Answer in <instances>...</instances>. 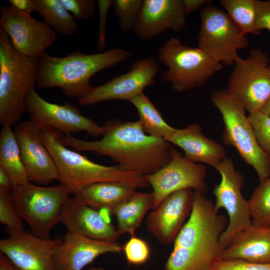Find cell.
Listing matches in <instances>:
<instances>
[{"label":"cell","instance_id":"60d3db41","mask_svg":"<svg viewBox=\"0 0 270 270\" xmlns=\"http://www.w3.org/2000/svg\"><path fill=\"white\" fill-rule=\"evenodd\" d=\"M13 189L14 185L10 176L0 168V191L11 194Z\"/></svg>","mask_w":270,"mask_h":270},{"label":"cell","instance_id":"ac0fdd59","mask_svg":"<svg viewBox=\"0 0 270 270\" xmlns=\"http://www.w3.org/2000/svg\"><path fill=\"white\" fill-rule=\"evenodd\" d=\"M194 196L192 190H178L148 214L145 220L146 228L160 244L174 242L190 214Z\"/></svg>","mask_w":270,"mask_h":270},{"label":"cell","instance_id":"5bb4252c","mask_svg":"<svg viewBox=\"0 0 270 270\" xmlns=\"http://www.w3.org/2000/svg\"><path fill=\"white\" fill-rule=\"evenodd\" d=\"M0 27L13 47L22 54L38 58L57 40L56 33L44 22L21 13L10 6L0 7Z\"/></svg>","mask_w":270,"mask_h":270},{"label":"cell","instance_id":"2e32d148","mask_svg":"<svg viewBox=\"0 0 270 270\" xmlns=\"http://www.w3.org/2000/svg\"><path fill=\"white\" fill-rule=\"evenodd\" d=\"M6 231L8 236L0 240V252L20 270H57L54 254L62 238L44 239L30 232L6 228Z\"/></svg>","mask_w":270,"mask_h":270},{"label":"cell","instance_id":"4316f807","mask_svg":"<svg viewBox=\"0 0 270 270\" xmlns=\"http://www.w3.org/2000/svg\"><path fill=\"white\" fill-rule=\"evenodd\" d=\"M36 12L56 34L70 36L78 32V22L60 0H36Z\"/></svg>","mask_w":270,"mask_h":270},{"label":"cell","instance_id":"f546056e","mask_svg":"<svg viewBox=\"0 0 270 270\" xmlns=\"http://www.w3.org/2000/svg\"><path fill=\"white\" fill-rule=\"evenodd\" d=\"M260 182L248 201L252 224L270 228V178Z\"/></svg>","mask_w":270,"mask_h":270},{"label":"cell","instance_id":"7402d4cb","mask_svg":"<svg viewBox=\"0 0 270 270\" xmlns=\"http://www.w3.org/2000/svg\"><path fill=\"white\" fill-rule=\"evenodd\" d=\"M166 141L181 148L184 156L194 163L202 162L214 168L226 156L223 146L206 136L198 123L183 128H174Z\"/></svg>","mask_w":270,"mask_h":270},{"label":"cell","instance_id":"f6af8a7d","mask_svg":"<svg viewBox=\"0 0 270 270\" xmlns=\"http://www.w3.org/2000/svg\"><path fill=\"white\" fill-rule=\"evenodd\" d=\"M269 67H270V64Z\"/></svg>","mask_w":270,"mask_h":270},{"label":"cell","instance_id":"484cf974","mask_svg":"<svg viewBox=\"0 0 270 270\" xmlns=\"http://www.w3.org/2000/svg\"><path fill=\"white\" fill-rule=\"evenodd\" d=\"M0 168L10 176L14 188L29 182L14 130L7 124L2 126L0 132Z\"/></svg>","mask_w":270,"mask_h":270},{"label":"cell","instance_id":"9a60e30c","mask_svg":"<svg viewBox=\"0 0 270 270\" xmlns=\"http://www.w3.org/2000/svg\"><path fill=\"white\" fill-rule=\"evenodd\" d=\"M157 60L146 57L134 62L129 70L114 77L104 84L92 86L89 93L78 100L84 106H92L111 100L130 101L150 85L155 84L154 79L161 71Z\"/></svg>","mask_w":270,"mask_h":270},{"label":"cell","instance_id":"d590c367","mask_svg":"<svg viewBox=\"0 0 270 270\" xmlns=\"http://www.w3.org/2000/svg\"><path fill=\"white\" fill-rule=\"evenodd\" d=\"M98 13V25L96 46L99 52H103L106 46V28L108 13L112 7V0H98L96 2Z\"/></svg>","mask_w":270,"mask_h":270},{"label":"cell","instance_id":"4dcf8cb0","mask_svg":"<svg viewBox=\"0 0 270 270\" xmlns=\"http://www.w3.org/2000/svg\"><path fill=\"white\" fill-rule=\"evenodd\" d=\"M144 0H113L112 7L124 32H133L140 18Z\"/></svg>","mask_w":270,"mask_h":270},{"label":"cell","instance_id":"d6a6232c","mask_svg":"<svg viewBox=\"0 0 270 270\" xmlns=\"http://www.w3.org/2000/svg\"><path fill=\"white\" fill-rule=\"evenodd\" d=\"M248 118L258 144L270 156V118L260 111L249 114Z\"/></svg>","mask_w":270,"mask_h":270},{"label":"cell","instance_id":"6da1fadb","mask_svg":"<svg viewBox=\"0 0 270 270\" xmlns=\"http://www.w3.org/2000/svg\"><path fill=\"white\" fill-rule=\"evenodd\" d=\"M102 126L103 134L98 140L88 141L62 134L61 141L76 152L107 156L124 171L144 176L156 172L171 159L170 144L147 134L138 120H109Z\"/></svg>","mask_w":270,"mask_h":270},{"label":"cell","instance_id":"7a4b0ae2","mask_svg":"<svg viewBox=\"0 0 270 270\" xmlns=\"http://www.w3.org/2000/svg\"><path fill=\"white\" fill-rule=\"evenodd\" d=\"M130 55L120 48L95 54L77 51L63 57L46 51L38 58L36 85L40 88H60L66 96L79 100L91 90L90 79L94 74L126 61Z\"/></svg>","mask_w":270,"mask_h":270},{"label":"cell","instance_id":"83f0119b","mask_svg":"<svg viewBox=\"0 0 270 270\" xmlns=\"http://www.w3.org/2000/svg\"><path fill=\"white\" fill-rule=\"evenodd\" d=\"M136 109L139 121L148 134L167 140L174 130L164 120L162 114L144 92L129 101Z\"/></svg>","mask_w":270,"mask_h":270},{"label":"cell","instance_id":"30bf717a","mask_svg":"<svg viewBox=\"0 0 270 270\" xmlns=\"http://www.w3.org/2000/svg\"><path fill=\"white\" fill-rule=\"evenodd\" d=\"M214 168L221 176L220 182L215 185L213 190L214 209L218 212L224 208L228 216V226L220 238L224 250L240 232L252 224L248 201L241 192L244 182V175L236 170L232 160L226 156Z\"/></svg>","mask_w":270,"mask_h":270},{"label":"cell","instance_id":"9c48e42d","mask_svg":"<svg viewBox=\"0 0 270 270\" xmlns=\"http://www.w3.org/2000/svg\"><path fill=\"white\" fill-rule=\"evenodd\" d=\"M201 25L198 46L214 62L235 63L238 50L248 46V40L228 14L209 0L200 12Z\"/></svg>","mask_w":270,"mask_h":270},{"label":"cell","instance_id":"8992f818","mask_svg":"<svg viewBox=\"0 0 270 270\" xmlns=\"http://www.w3.org/2000/svg\"><path fill=\"white\" fill-rule=\"evenodd\" d=\"M63 184L40 186L28 182L16 186L11 194L12 203L34 235L50 238L53 228L60 222L62 208L70 198Z\"/></svg>","mask_w":270,"mask_h":270},{"label":"cell","instance_id":"52a82bcc","mask_svg":"<svg viewBox=\"0 0 270 270\" xmlns=\"http://www.w3.org/2000/svg\"><path fill=\"white\" fill-rule=\"evenodd\" d=\"M156 57L158 62L167 68L162 78L170 83L178 92L203 86L224 68L222 64L212 60L198 47L185 46L174 37L159 46Z\"/></svg>","mask_w":270,"mask_h":270},{"label":"cell","instance_id":"44dd1931","mask_svg":"<svg viewBox=\"0 0 270 270\" xmlns=\"http://www.w3.org/2000/svg\"><path fill=\"white\" fill-rule=\"evenodd\" d=\"M182 0H144L133 31L142 40H150L168 30L178 32L186 26Z\"/></svg>","mask_w":270,"mask_h":270},{"label":"cell","instance_id":"8d00e7d4","mask_svg":"<svg viewBox=\"0 0 270 270\" xmlns=\"http://www.w3.org/2000/svg\"><path fill=\"white\" fill-rule=\"evenodd\" d=\"M212 270H270V263L252 262L241 260L219 259Z\"/></svg>","mask_w":270,"mask_h":270},{"label":"cell","instance_id":"7bdbcfd3","mask_svg":"<svg viewBox=\"0 0 270 270\" xmlns=\"http://www.w3.org/2000/svg\"><path fill=\"white\" fill-rule=\"evenodd\" d=\"M260 111L270 118V96L265 102Z\"/></svg>","mask_w":270,"mask_h":270},{"label":"cell","instance_id":"e0dca14e","mask_svg":"<svg viewBox=\"0 0 270 270\" xmlns=\"http://www.w3.org/2000/svg\"><path fill=\"white\" fill-rule=\"evenodd\" d=\"M14 131L29 182L46 186L58 180L54 160L46 148L40 128L30 120L19 122Z\"/></svg>","mask_w":270,"mask_h":270},{"label":"cell","instance_id":"3957f363","mask_svg":"<svg viewBox=\"0 0 270 270\" xmlns=\"http://www.w3.org/2000/svg\"><path fill=\"white\" fill-rule=\"evenodd\" d=\"M40 129L44 144L54 160L58 180L70 194L78 195L87 186L102 182H120L136 188L149 186L144 176L124 171L116 164L106 166L96 163L64 146L60 132L50 127Z\"/></svg>","mask_w":270,"mask_h":270},{"label":"cell","instance_id":"ee69618b","mask_svg":"<svg viewBox=\"0 0 270 270\" xmlns=\"http://www.w3.org/2000/svg\"><path fill=\"white\" fill-rule=\"evenodd\" d=\"M89 270H106L105 268H98L96 266H92Z\"/></svg>","mask_w":270,"mask_h":270},{"label":"cell","instance_id":"4fadbf2b","mask_svg":"<svg viewBox=\"0 0 270 270\" xmlns=\"http://www.w3.org/2000/svg\"><path fill=\"white\" fill-rule=\"evenodd\" d=\"M204 166L187 160L172 147L170 162L156 172L146 176L152 188L156 208L166 197L185 189L204 194L208 190Z\"/></svg>","mask_w":270,"mask_h":270},{"label":"cell","instance_id":"74e56055","mask_svg":"<svg viewBox=\"0 0 270 270\" xmlns=\"http://www.w3.org/2000/svg\"><path fill=\"white\" fill-rule=\"evenodd\" d=\"M256 28L260 32L264 29L270 31V0H256Z\"/></svg>","mask_w":270,"mask_h":270},{"label":"cell","instance_id":"ba28073f","mask_svg":"<svg viewBox=\"0 0 270 270\" xmlns=\"http://www.w3.org/2000/svg\"><path fill=\"white\" fill-rule=\"evenodd\" d=\"M228 222L224 216L216 211L214 204L204 194L194 192L190 214L174 241V248L220 258L223 250L220 238Z\"/></svg>","mask_w":270,"mask_h":270},{"label":"cell","instance_id":"f35d334b","mask_svg":"<svg viewBox=\"0 0 270 270\" xmlns=\"http://www.w3.org/2000/svg\"><path fill=\"white\" fill-rule=\"evenodd\" d=\"M10 6L24 14L31 16L36 10V0H8Z\"/></svg>","mask_w":270,"mask_h":270},{"label":"cell","instance_id":"e575fe53","mask_svg":"<svg viewBox=\"0 0 270 270\" xmlns=\"http://www.w3.org/2000/svg\"><path fill=\"white\" fill-rule=\"evenodd\" d=\"M75 19L86 20L94 14L97 4L94 0H60Z\"/></svg>","mask_w":270,"mask_h":270},{"label":"cell","instance_id":"d6986e66","mask_svg":"<svg viewBox=\"0 0 270 270\" xmlns=\"http://www.w3.org/2000/svg\"><path fill=\"white\" fill-rule=\"evenodd\" d=\"M122 251V246L118 242L95 240L67 232L54 250V262L57 270H82L102 254Z\"/></svg>","mask_w":270,"mask_h":270},{"label":"cell","instance_id":"cb8c5ba5","mask_svg":"<svg viewBox=\"0 0 270 270\" xmlns=\"http://www.w3.org/2000/svg\"><path fill=\"white\" fill-rule=\"evenodd\" d=\"M136 188L122 182H102L87 186L78 195L90 207L98 210H107L111 213L117 205L134 194Z\"/></svg>","mask_w":270,"mask_h":270},{"label":"cell","instance_id":"603a6c76","mask_svg":"<svg viewBox=\"0 0 270 270\" xmlns=\"http://www.w3.org/2000/svg\"><path fill=\"white\" fill-rule=\"evenodd\" d=\"M220 259L270 263V228L252 224L240 232L222 250Z\"/></svg>","mask_w":270,"mask_h":270},{"label":"cell","instance_id":"b9f144b4","mask_svg":"<svg viewBox=\"0 0 270 270\" xmlns=\"http://www.w3.org/2000/svg\"><path fill=\"white\" fill-rule=\"evenodd\" d=\"M0 270H20L12 262L0 252Z\"/></svg>","mask_w":270,"mask_h":270},{"label":"cell","instance_id":"ffe728a7","mask_svg":"<svg viewBox=\"0 0 270 270\" xmlns=\"http://www.w3.org/2000/svg\"><path fill=\"white\" fill-rule=\"evenodd\" d=\"M60 222L67 232L98 240L117 242L120 236L110 221L100 210L84 203L79 195L70 197L64 204Z\"/></svg>","mask_w":270,"mask_h":270},{"label":"cell","instance_id":"f1b7e54d","mask_svg":"<svg viewBox=\"0 0 270 270\" xmlns=\"http://www.w3.org/2000/svg\"><path fill=\"white\" fill-rule=\"evenodd\" d=\"M219 3L244 34H260L256 28V0H221Z\"/></svg>","mask_w":270,"mask_h":270},{"label":"cell","instance_id":"5b68a950","mask_svg":"<svg viewBox=\"0 0 270 270\" xmlns=\"http://www.w3.org/2000/svg\"><path fill=\"white\" fill-rule=\"evenodd\" d=\"M210 100L222 116L224 143L236 148L254 168L260 182L270 178V156L258 144L243 105L227 89L214 91Z\"/></svg>","mask_w":270,"mask_h":270},{"label":"cell","instance_id":"1f68e13d","mask_svg":"<svg viewBox=\"0 0 270 270\" xmlns=\"http://www.w3.org/2000/svg\"><path fill=\"white\" fill-rule=\"evenodd\" d=\"M128 264L141 265L145 264L149 259L150 250L148 243L144 239L134 236L122 246Z\"/></svg>","mask_w":270,"mask_h":270},{"label":"cell","instance_id":"8fae6325","mask_svg":"<svg viewBox=\"0 0 270 270\" xmlns=\"http://www.w3.org/2000/svg\"><path fill=\"white\" fill-rule=\"evenodd\" d=\"M270 58L260 48L235 62L228 82V90L249 114L260 111L270 96Z\"/></svg>","mask_w":270,"mask_h":270},{"label":"cell","instance_id":"ab89813d","mask_svg":"<svg viewBox=\"0 0 270 270\" xmlns=\"http://www.w3.org/2000/svg\"><path fill=\"white\" fill-rule=\"evenodd\" d=\"M209 0H182L184 11L188 16L205 6Z\"/></svg>","mask_w":270,"mask_h":270},{"label":"cell","instance_id":"836d02e7","mask_svg":"<svg viewBox=\"0 0 270 270\" xmlns=\"http://www.w3.org/2000/svg\"><path fill=\"white\" fill-rule=\"evenodd\" d=\"M11 194L0 191V222L6 228L24 230V221L12 203Z\"/></svg>","mask_w":270,"mask_h":270},{"label":"cell","instance_id":"277c9868","mask_svg":"<svg viewBox=\"0 0 270 270\" xmlns=\"http://www.w3.org/2000/svg\"><path fill=\"white\" fill-rule=\"evenodd\" d=\"M38 58L18 52L0 27V124H17L26 112L25 99L36 85Z\"/></svg>","mask_w":270,"mask_h":270},{"label":"cell","instance_id":"7c38bea8","mask_svg":"<svg viewBox=\"0 0 270 270\" xmlns=\"http://www.w3.org/2000/svg\"><path fill=\"white\" fill-rule=\"evenodd\" d=\"M25 109L30 120L40 128L50 127L65 135L84 132L96 138L103 134L102 126L84 116L78 108L68 102L58 104L48 102L35 88L26 94Z\"/></svg>","mask_w":270,"mask_h":270},{"label":"cell","instance_id":"d4e9b609","mask_svg":"<svg viewBox=\"0 0 270 270\" xmlns=\"http://www.w3.org/2000/svg\"><path fill=\"white\" fill-rule=\"evenodd\" d=\"M154 203L152 192H136L117 205L111 214L116 218L120 235L128 234L134 236L146 214L152 209Z\"/></svg>","mask_w":270,"mask_h":270}]
</instances>
